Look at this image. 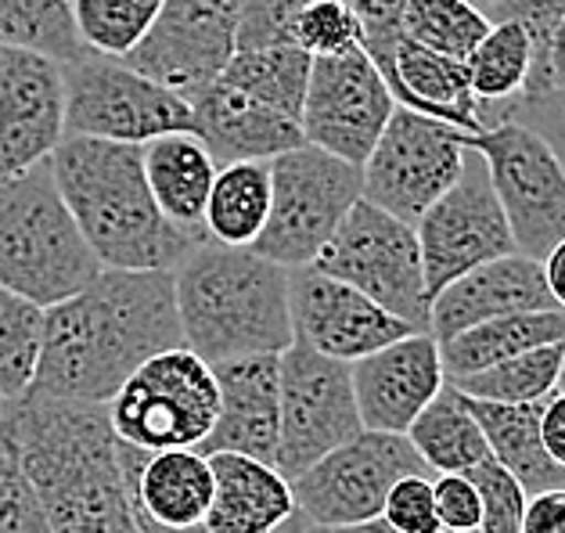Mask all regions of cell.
Instances as JSON below:
<instances>
[{"instance_id":"cell-1","label":"cell","mask_w":565,"mask_h":533,"mask_svg":"<svg viewBox=\"0 0 565 533\" xmlns=\"http://www.w3.org/2000/svg\"><path fill=\"white\" fill-rule=\"evenodd\" d=\"M184 347L173 270H102L87 289L47 307L44 347L25 396L108 404L156 353Z\"/></svg>"},{"instance_id":"cell-2","label":"cell","mask_w":565,"mask_h":533,"mask_svg":"<svg viewBox=\"0 0 565 533\" xmlns=\"http://www.w3.org/2000/svg\"><path fill=\"white\" fill-rule=\"evenodd\" d=\"M8 415L54 533H137L105 404L22 396Z\"/></svg>"},{"instance_id":"cell-3","label":"cell","mask_w":565,"mask_h":533,"mask_svg":"<svg viewBox=\"0 0 565 533\" xmlns=\"http://www.w3.org/2000/svg\"><path fill=\"white\" fill-rule=\"evenodd\" d=\"M47 162L102 270H173L199 245L156 206L141 145L62 138Z\"/></svg>"},{"instance_id":"cell-4","label":"cell","mask_w":565,"mask_h":533,"mask_svg":"<svg viewBox=\"0 0 565 533\" xmlns=\"http://www.w3.org/2000/svg\"><path fill=\"white\" fill-rule=\"evenodd\" d=\"M184 347L205 364L285 353L296 343L288 270L253 249L202 242L173 267Z\"/></svg>"},{"instance_id":"cell-5","label":"cell","mask_w":565,"mask_h":533,"mask_svg":"<svg viewBox=\"0 0 565 533\" xmlns=\"http://www.w3.org/2000/svg\"><path fill=\"white\" fill-rule=\"evenodd\" d=\"M102 275L90 245L54 184L51 162L0 181V285L40 307L62 299Z\"/></svg>"},{"instance_id":"cell-6","label":"cell","mask_w":565,"mask_h":533,"mask_svg":"<svg viewBox=\"0 0 565 533\" xmlns=\"http://www.w3.org/2000/svg\"><path fill=\"white\" fill-rule=\"evenodd\" d=\"M482 108L490 127L472 134L468 148L487 162L515 253L544 259L565 238V167L555 148L508 113V105Z\"/></svg>"},{"instance_id":"cell-7","label":"cell","mask_w":565,"mask_h":533,"mask_svg":"<svg viewBox=\"0 0 565 533\" xmlns=\"http://www.w3.org/2000/svg\"><path fill=\"white\" fill-rule=\"evenodd\" d=\"M361 167L335 159L313 145L270 159V213L259 238L249 245L256 256L278 267H310L342 216L361 199Z\"/></svg>"},{"instance_id":"cell-8","label":"cell","mask_w":565,"mask_h":533,"mask_svg":"<svg viewBox=\"0 0 565 533\" xmlns=\"http://www.w3.org/2000/svg\"><path fill=\"white\" fill-rule=\"evenodd\" d=\"M105 412L113 433L137 450H199L220 412L213 364L188 347L156 353L122 382Z\"/></svg>"},{"instance_id":"cell-9","label":"cell","mask_w":565,"mask_h":533,"mask_svg":"<svg viewBox=\"0 0 565 533\" xmlns=\"http://www.w3.org/2000/svg\"><path fill=\"white\" fill-rule=\"evenodd\" d=\"M310 267L335 281H347L371 303L407 321L415 332H429V292H425L415 227L371 206L367 199L353 202V210L342 216L335 235Z\"/></svg>"},{"instance_id":"cell-10","label":"cell","mask_w":565,"mask_h":533,"mask_svg":"<svg viewBox=\"0 0 565 533\" xmlns=\"http://www.w3.org/2000/svg\"><path fill=\"white\" fill-rule=\"evenodd\" d=\"M65 70V138L148 145L167 134H195L181 94L130 70L122 58L87 51Z\"/></svg>"},{"instance_id":"cell-11","label":"cell","mask_w":565,"mask_h":533,"mask_svg":"<svg viewBox=\"0 0 565 533\" xmlns=\"http://www.w3.org/2000/svg\"><path fill=\"white\" fill-rule=\"evenodd\" d=\"M468 138L472 134L450 122L396 105L361 167V199L415 227L425 210L444 199L461 177Z\"/></svg>"},{"instance_id":"cell-12","label":"cell","mask_w":565,"mask_h":533,"mask_svg":"<svg viewBox=\"0 0 565 533\" xmlns=\"http://www.w3.org/2000/svg\"><path fill=\"white\" fill-rule=\"evenodd\" d=\"M404 476H433L399 433L361 429L342 447L328 450L292 483L296 512L313 526L379 523L382 504Z\"/></svg>"},{"instance_id":"cell-13","label":"cell","mask_w":565,"mask_h":533,"mask_svg":"<svg viewBox=\"0 0 565 533\" xmlns=\"http://www.w3.org/2000/svg\"><path fill=\"white\" fill-rule=\"evenodd\" d=\"M278 390L281 429L274 469L285 480H296L328 450L342 447L364 429L350 382V364L292 343L285 353H278Z\"/></svg>"},{"instance_id":"cell-14","label":"cell","mask_w":565,"mask_h":533,"mask_svg":"<svg viewBox=\"0 0 565 533\" xmlns=\"http://www.w3.org/2000/svg\"><path fill=\"white\" fill-rule=\"evenodd\" d=\"M422 270H425V292L429 303L439 289H447L454 278L468 275L472 267L501 259L515 253L512 231L501 213V202L490 188L487 162L472 148L465 152L461 177L444 199H436L425 216L415 224Z\"/></svg>"},{"instance_id":"cell-15","label":"cell","mask_w":565,"mask_h":533,"mask_svg":"<svg viewBox=\"0 0 565 533\" xmlns=\"http://www.w3.org/2000/svg\"><path fill=\"white\" fill-rule=\"evenodd\" d=\"M238 8L242 0H162L151 30L122 62L184 102H195L238 51Z\"/></svg>"},{"instance_id":"cell-16","label":"cell","mask_w":565,"mask_h":533,"mask_svg":"<svg viewBox=\"0 0 565 533\" xmlns=\"http://www.w3.org/2000/svg\"><path fill=\"white\" fill-rule=\"evenodd\" d=\"M393 108L396 102L375 62L361 47H353L332 58H313L299 130L307 145L364 167Z\"/></svg>"},{"instance_id":"cell-17","label":"cell","mask_w":565,"mask_h":533,"mask_svg":"<svg viewBox=\"0 0 565 533\" xmlns=\"http://www.w3.org/2000/svg\"><path fill=\"white\" fill-rule=\"evenodd\" d=\"M288 313H292L296 343L342 364L361 361L415 332L407 321L371 303L364 292L321 275L317 267L288 270Z\"/></svg>"},{"instance_id":"cell-18","label":"cell","mask_w":565,"mask_h":533,"mask_svg":"<svg viewBox=\"0 0 565 533\" xmlns=\"http://www.w3.org/2000/svg\"><path fill=\"white\" fill-rule=\"evenodd\" d=\"M65 138V70L0 44V181L47 162Z\"/></svg>"},{"instance_id":"cell-19","label":"cell","mask_w":565,"mask_h":533,"mask_svg":"<svg viewBox=\"0 0 565 533\" xmlns=\"http://www.w3.org/2000/svg\"><path fill=\"white\" fill-rule=\"evenodd\" d=\"M350 382L356 396L361 426L371 433L411 429L433 396L447 386L439 347L429 332H411L350 364Z\"/></svg>"},{"instance_id":"cell-20","label":"cell","mask_w":565,"mask_h":533,"mask_svg":"<svg viewBox=\"0 0 565 533\" xmlns=\"http://www.w3.org/2000/svg\"><path fill=\"white\" fill-rule=\"evenodd\" d=\"M119 461L137 533H210L205 530V512L213 501L210 458L199 450L148 455L119 440Z\"/></svg>"},{"instance_id":"cell-21","label":"cell","mask_w":565,"mask_h":533,"mask_svg":"<svg viewBox=\"0 0 565 533\" xmlns=\"http://www.w3.org/2000/svg\"><path fill=\"white\" fill-rule=\"evenodd\" d=\"M220 412L199 455H249L274 465L281 429L278 353H253L213 364Z\"/></svg>"},{"instance_id":"cell-22","label":"cell","mask_w":565,"mask_h":533,"mask_svg":"<svg viewBox=\"0 0 565 533\" xmlns=\"http://www.w3.org/2000/svg\"><path fill=\"white\" fill-rule=\"evenodd\" d=\"M530 310H555L544 285L541 259L522 253H508L501 259L472 267L468 275L454 278L447 289H439L429 303V335L447 343L458 332L493 318H512Z\"/></svg>"},{"instance_id":"cell-23","label":"cell","mask_w":565,"mask_h":533,"mask_svg":"<svg viewBox=\"0 0 565 533\" xmlns=\"http://www.w3.org/2000/svg\"><path fill=\"white\" fill-rule=\"evenodd\" d=\"M375 70L382 73L393 102L411 108V113L450 122L465 134H482L490 127L487 108L472 98V87H468L465 62H454L447 54H436L415 40L399 36L396 47Z\"/></svg>"},{"instance_id":"cell-24","label":"cell","mask_w":565,"mask_h":533,"mask_svg":"<svg viewBox=\"0 0 565 533\" xmlns=\"http://www.w3.org/2000/svg\"><path fill=\"white\" fill-rule=\"evenodd\" d=\"M191 113H195V134L220 167L245 159L270 162L281 152L307 145L296 119L274 113V108L253 102L249 94L220 84V79L191 102Z\"/></svg>"},{"instance_id":"cell-25","label":"cell","mask_w":565,"mask_h":533,"mask_svg":"<svg viewBox=\"0 0 565 533\" xmlns=\"http://www.w3.org/2000/svg\"><path fill=\"white\" fill-rule=\"evenodd\" d=\"M213 501L205 512L210 533H270L296 515L292 483L270 461L249 455H210Z\"/></svg>"},{"instance_id":"cell-26","label":"cell","mask_w":565,"mask_h":533,"mask_svg":"<svg viewBox=\"0 0 565 533\" xmlns=\"http://www.w3.org/2000/svg\"><path fill=\"white\" fill-rule=\"evenodd\" d=\"M141 159L148 188L156 195V206L162 210V216L199 245L210 242L202 216L220 162L205 148V141L199 134H167V138L141 145Z\"/></svg>"},{"instance_id":"cell-27","label":"cell","mask_w":565,"mask_h":533,"mask_svg":"<svg viewBox=\"0 0 565 533\" xmlns=\"http://www.w3.org/2000/svg\"><path fill=\"white\" fill-rule=\"evenodd\" d=\"M468 412L476 415L482 436H487L490 458L501 461L504 469L515 476L519 487L526 490V498L551 487H565V469H558V465L547 458V450L541 444L544 401H536V404L468 401Z\"/></svg>"},{"instance_id":"cell-28","label":"cell","mask_w":565,"mask_h":533,"mask_svg":"<svg viewBox=\"0 0 565 533\" xmlns=\"http://www.w3.org/2000/svg\"><path fill=\"white\" fill-rule=\"evenodd\" d=\"M551 343H565V310L558 307L512 313V318H493L465 328L447 343H439V361H444V375L450 382Z\"/></svg>"},{"instance_id":"cell-29","label":"cell","mask_w":565,"mask_h":533,"mask_svg":"<svg viewBox=\"0 0 565 533\" xmlns=\"http://www.w3.org/2000/svg\"><path fill=\"white\" fill-rule=\"evenodd\" d=\"M270 213V162H224L205 199V238L227 249H249Z\"/></svg>"},{"instance_id":"cell-30","label":"cell","mask_w":565,"mask_h":533,"mask_svg":"<svg viewBox=\"0 0 565 533\" xmlns=\"http://www.w3.org/2000/svg\"><path fill=\"white\" fill-rule=\"evenodd\" d=\"M404 436L418 450V458L433 476L468 472L490 455L487 436H482L476 415L468 412V401L454 386L439 390L433 396V404L411 422V429Z\"/></svg>"},{"instance_id":"cell-31","label":"cell","mask_w":565,"mask_h":533,"mask_svg":"<svg viewBox=\"0 0 565 533\" xmlns=\"http://www.w3.org/2000/svg\"><path fill=\"white\" fill-rule=\"evenodd\" d=\"M310 65L313 58L296 44L249 47L231 54L227 70L220 73V84L249 94L253 102L299 122L302 98H307L310 84Z\"/></svg>"},{"instance_id":"cell-32","label":"cell","mask_w":565,"mask_h":533,"mask_svg":"<svg viewBox=\"0 0 565 533\" xmlns=\"http://www.w3.org/2000/svg\"><path fill=\"white\" fill-rule=\"evenodd\" d=\"M468 87L479 105H508L526 94L533 73V44L519 22H490L487 36L465 58Z\"/></svg>"},{"instance_id":"cell-33","label":"cell","mask_w":565,"mask_h":533,"mask_svg":"<svg viewBox=\"0 0 565 533\" xmlns=\"http://www.w3.org/2000/svg\"><path fill=\"white\" fill-rule=\"evenodd\" d=\"M562 350L565 343L536 347L519 353V358L498 361L482 372L450 379L454 386L468 401H490V404H536L547 401L558 390V372H562Z\"/></svg>"},{"instance_id":"cell-34","label":"cell","mask_w":565,"mask_h":533,"mask_svg":"<svg viewBox=\"0 0 565 533\" xmlns=\"http://www.w3.org/2000/svg\"><path fill=\"white\" fill-rule=\"evenodd\" d=\"M0 44L36 51L58 65L87 54L68 0H0Z\"/></svg>"},{"instance_id":"cell-35","label":"cell","mask_w":565,"mask_h":533,"mask_svg":"<svg viewBox=\"0 0 565 533\" xmlns=\"http://www.w3.org/2000/svg\"><path fill=\"white\" fill-rule=\"evenodd\" d=\"M44 307L0 285V396L15 404L36 375L44 347Z\"/></svg>"},{"instance_id":"cell-36","label":"cell","mask_w":565,"mask_h":533,"mask_svg":"<svg viewBox=\"0 0 565 533\" xmlns=\"http://www.w3.org/2000/svg\"><path fill=\"white\" fill-rule=\"evenodd\" d=\"M399 30L407 40L447 54L454 62H465L476 44L490 30V19L482 11L468 8L465 0H407Z\"/></svg>"},{"instance_id":"cell-37","label":"cell","mask_w":565,"mask_h":533,"mask_svg":"<svg viewBox=\"0 0 565 533\" xmlns=\"http://www.w3.org/2000/svg\"><path fill=\"white\" fill-rule=\"evenodd\" d=\"M68 8L87 51L127 58L151 30L162 0H68Z\"/></svg>"},{"instance_id":"cell-38","label":"cell","mask_w":565,"mask_h":533,"mask_svg":"<svg viewBox=\"0 0 565 533\" xmlns=\"http://www.w3.org/2000/svg\"><path fill=\"white\" fill-rule=\"evenodd\" d=\"M0 533H54L36 487L25 476L19 436L4 407L0 415Z\"/></svg>"},{"instance_id":"cell-39","label":"cell","mask_w":565,"mask_h":533,"mask_svg":"<svg viewBox=\"0 0 565 533\" xmlns=\"http://www.w3.org/2000/svg\"><path fill=\"white\" fill-rule=\"evenodd\" d=\"M292 40L310 58H332L361 47V25L342 0H310L292 25Z\"/></svg>"},{"instance_id":"cell-40","label":"cell","mask_w":565,"mask_h":533,"mask_svg":"<svg viewBox=\"0 0 565 533\" xmlns=\"http://www.w3.org/2000/svg\"><path fill=\"white\" fill-rule=\"evenodd\" d=\"M479 494V530L482 533H522V509H526V490L504 469L501 461L490 455L482 458L476 469L465 472Z\"/></svg>"},{"instance_id":"cell-41","label":"cell","mask_w":565,"mask_h":533,"mask_svg":"<svg viewBox=\"0 0 565 533\" xmlns=\"http://www.w3.org/2000/svg\"><path fill=\"white\" fill-rule=\"evenodd\" d=\"M382 533H439L433 476H404L382 504L379 523Z\"/></svg>"},{"instance_id":"cell-42","label":"cell","mask_w":565,"mask_h":533,"mask_svg":"<svg viewBox=\"0 0 565 533\" xmlns=\"http://www.w3.org/2000/svg\"><path fill=\"white\" fill-rule=\"evenodd\" d=\"M307 4H310V0H242L234 44H238V51L296 44L292 25H296L299 11Z\"/></svg>"},{"instance_id":"cell-43","label":"cell","mask_w":565,"mask_h":533,"mask_svg":"<svg viewBox=\"0 0 565 533\" xmlns=\"http://www.w3.org/2000/svg\"><path fill=\"white\" fill-rule=\"evenodd\" d=\"M342 4L353 11L356 25H361V51L379 65L404 36L399 19H404L407 0H342Z\"/></svg>"},{"instance_id":"cell-44","label":"cell","mask_w":565,"mask_h":533,"mask_svg":"<svg viewBox=\"0 0 565 533\" xmlns=\"http://www.w3.org/2000/svg\"><path fill=\"white\" fill-rule=\"evenodd\" d=\"M433 501L439 530H479V494L465 472H444L433 476Z\"/></svg>"},{"instance_id":"cell-45","label":"cell","mask_w":565,"mask_h":533,"mask_svg":"<svg viewBox=\"0 0 565 533\" xmlns=\"http://www.w3.org/2000/svg\"><path fill=\"white\" fill-rule=\"evenodd\" d=\"M562 15H565V0H501L487 19L490 22H519L533 44V65H536L551 33H555V25L562 22Z\"/></svg>"},{"instance_id":"cell-46","label":"cell","mask_w":565,"mask_h":533,"mask_svg":"<svg viewBox=\"0 0 565 533\" xmlns=\"http://www.w3.org/2000/svg\"><path fill=\"white\" fill-rule=\"evenodd\" d=\"M508 113L541 134V138L555 148V156L565 167V90L562 94H541V98L508 102Z\"/></svg>"},{"instance_id":"cell-47","label":"cell","mask_w":565,"mask_h":533,"mask_svg":"<svg viewBox=\"0 0 565 533\" xmlns=\"http://www.w3.org/2000/svg\"><path fill=\"white\" fill-rule=\"evenodd\" d=\"M562 90H565V15L555 25V33H551L541 62L533 65L522 98H541V94H562Z\"/></svg>"},{"instance_id":"cell-48","label":"cell","mask_w":565,"mask_h":533,"mask_svg":"<svg viewBox=\"0 0 565 533\" xmlns=\"http://www.w3.org/2000/svg\"><path fill=\"white\" fill-rule=\"evenodd\" d=\"M522 533H565V487H551L526 498Z\"/></svg>"},{"instance_id":"cell-49","label":"cell","mask_w":565,"mask_h":533,"mask_svg":"<svg viewBox=\"0 0 565 533\" xmlns=\"http://www.w3.org/2000/svg\"><path fill=\"white\" fill-rule=\"evenodd\" d=\"M541 444L547 450V458L565 469V390H555L544 401L541 412Z\"/></svg>"},{"instance_id":"cell-50","label":"cell","mask_w":565,"mask_h":533,"mask_svg":"<svg viewBox=\"0 0 565 533\" xmlns=\"http://www.w3.org/2000/svg\"><path fill=\"white\" fill-rule=\"evenodd\" d=\"M541 270H544V285L551 299H555V307L565 310V238L541 259Z\"/></svg>"},{"instance_id":"cell-51","label":"cell","mask_w":565,"mask_h":533,"mask_svg":"<svg viewBox=\"0 0 565 533\" xmlns=\"http://www.w3.org/2000/svg\"><path fill=\"white\" fill-rule=\"evenodd\" d=\"M302 533H379V530L375 526H313V523H307Z\"/></svg>"},{"instance_id":"cell-52","label":"cell","mask_w":565,"mask_h":533,"mask_svg":"<svg viewBox=\"0 0 565 533\" xmlns=\"http://www.w3.org/2000/svg\"><path fill=\"white\" fill-rule=\"evenodd\" d=\"M302 530H307V519L296 512V515H288L281 526H274L270 533H302Z\"/></svg>"},{"instance_id":"cell-53","label":"cell","mask_w":565,"mask_h":533,"mask_svg":"<svg viewBox=\"0 0 565 533\" xmlns=\"http://www.w3.org/2000/svg\"><path fill=\"white\" fill-rule=\"evenodd\" d=\"M465 4H468V8H476V11H482V15H490V11L501 4V0H465Z\"/></svg>"},{"instance_id":"cell-54","label":"cell","mask_w":565,"mask_h":533,"mask_svg":"<svg viewBox=\"0 0 565 533\" xmlns=\"http://www.w3.org/2000/svg\"><path fill=\"white\" fill-rule=\"evenodd\" d=\"M558 390H565V350H562V372H558Z\"/></svg>"},{"instance_id":"cell-55","label":"cell","mask_w":565,"mask_h":533,"mask_svg":"<svg viewBox=\"0 0 565 533\" xmlns=\"http://www.w3.org/2000/svg\"><path fill=\"white\" fill-rule=\"evenodd\" d=\"M367 526H371V523H367ZM375 530H379V526H375ZM379 533H382V530H379ZM439 533H482V530H439Z\"/></svg>"},{"instance_id":"cell-56","label":"cell","mask_w":565,"mask_h":533,"mask_svg":"<svg viewBox=\"0 0 565 533\" xmlns=\"http://www.w3.org/2000/svg\"><path fill=\"white\" fill-rule=\"evenodd\" d=\"M4 407H8V401H4V396H0V415H4Z\"/></svg>"}]
</instances>
